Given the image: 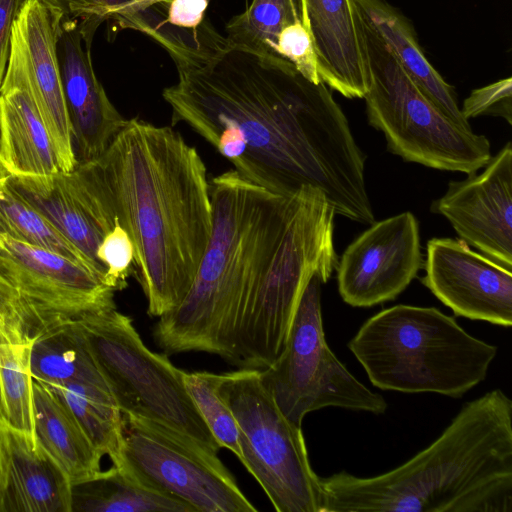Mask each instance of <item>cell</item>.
<instances>
[{
  "label": "cell",
  "mask_w": 512,
  "mask_h": 512,
  "mask_svg": "<svg viewBox=\"0 0 512 512\" xmlns=\"http://www.w3.org/2000/svg\"><path fill=\"white\" fill-rule=\"evenodd\" d=\"M0 414L2 415V409H1V398H0ZM3 416V415H2Z\"/></svg>",
  "instance_id": "40"
},
{
  "label": "cell",
  "mask_w": 512,
  "mask_h": 512,
  "mask_svg": "<svg viewBox=\"0 0 512 512\" xmlns=\"http://www.w3.org/2000/svg\"><path fill=\"white\" fill-rule=\"evenodd\" d=\"M0 512H72V485L33 439L0 421Z\"/></svg>",
  "instance_id": "20"
},
{
  "label": "cell",
  "mask_w": 512,
  "mask_h": 512,
  "mask_svg": "<svg viewBox=\"0 0 512 512\" xmlns=\"http://www.w3.org/2000/svg\"><path fill=\"white\" fill-rule=\"evenodd\" d=\"M195 512L187 503L142 483L125 466L112 465L72 485V512Z\"/></svg>",
  "instance_id": "24"
},
{
  "label": "cell",
  "mask_w": 512,
  "mask_h": 512,
  "mask_svg": "<svg viewBox=\"0 0 512 512\" xmlns=\"http://www.w3.org/2000/svg\"><path fill=\"white\" fill-rule=\"evenodd\" d=\"M221 379L222 374L207 371L184 372L186 389L213 437L240 460L239 427L220 394Z\"/></svg>",
  "instance_id": "30"
},
{
  "label": "cell",
  "mask_w": 512,
  "mask_h": 512,
  "mask_svg": "<svg viewBox=\"0 0 512 512\" xmlns=\"http://www.w3.org/2000/svg\"><path fill=\"white\" fill-rule=\"evenodd\" d=\"M0 270L48 327L116 308L115 291L84 264L2 235Z\"/></svg>",
  "instance_id": "12"
},
{
  "label": "cell",
  "mask_w": 512,
  "mask_h": 512,
  "mask_svg": "<svg viewBox=\"0 0 512 512\" xmlns=\"http://www.w3.org/2000/svg\"><path fill=\"white\" fill-rule=\"evenodd\" d=\"M482 173L453 181L434 201L460 240L499 264L512 268V144L491 157Z\"/></svg>",
  "instance_id": "15"
},
{
  "label": "cell",
  "mask_w": 512,
  "mask_h": 512,
  "mask_svg": "<svg viewBox=\"0 0 512 512\" xmlns=\"http://www.w3.org/2000/svg\"><path fill=\"white\" fill-rule=\"evenodd\" d=\"M9 175H10V173L8 172L6 166L1 158V155H0V180L6 179Z\"/></svg>",
  "instance_id": "39"
},
{
  "label": "cell",
  "mask_w": 512,
  "mask_h": 512,
  "mask_svg": "<svg viewBox=\"0 0 512 512\" xmlns=\"http://www.w3.org/2000/svg\"><path fill=\"white\" fill-rule=\"evenodd\" d=\"M6 183L77 248L104 281L106 270L96 252L106 232L76 168L49 175H9Z\"/></svg>",
  "instance_id": "19"
},
{
  "label": "cell",
  "mask_w": 512,
  "mask_h": 512,
  "mask_svg": "<svg viewBox=\"0 0 512 512\" xmlns=\"http://www.w3.org/2000/svg\"><path fill=\"white\" fill-rule=\"evenodd\" d=\"M32 378L48 386L103 377L74 321L49 326L33 337Z\"/></svg>",
  "instance_id": "26"
},
{
  "label": "cell",
  "mask_w": 512,
  "mask_h": 512,
  "mask_svg": "<svg viewBox=\"0 0 512 512\" xmlns=\"http://www.w3.org/2000/svg\"><path fill=\"white\" fill-rule=\"evenodd\" d=\"M209 0H171L164 13V21L179 29L193 30L205 21Z\"/></svg>",
  "instance_id": "36"
},
{
  "label": "cell",
  "mask_w": 512,
  "mask_h": 512,
  "mask_svg": "<svg viewBox=\"0 0 512 512\" xmlns=\"http://www.w3.org/2000/svg\"><path fill=\"white\" fill-rule=\"evenodd\" d=\"M122 416L151 421L218 453L221 447L192 401L184 372L150 350L116 308L74 321Z\"/></svg>",
  "instance_id": "8"
},
{
  "label": "cell",
  "mask_w": 512,
  "mask_h": 512,
  "mask_svg": "<svg viewBox=\"0 0 512 512\" xmlns=\"http://www.w3.org/2000/svg\"><path fill=\"white\" fill-rule=\"evenodd\" d=\"M360 16L369 69L367 118L384 134L388 150L439 170L470 174L484 167L492 157L487 137L459 128L441 112Z\"/></svg>",
  "instance_id": "7"
},
{
  "label": "cell",
  "mask_w": 512,
  "mask_h": 512,
  "mask_svg": "<svg viewBox=\"0 0 512 512\" xmlns=\"http://www.w3.org/2000/svg\"><path fill=\"white\" fill-rule=\"evenodd\" d=\"M211 236L184 299L154 326L156 344L168 354L190 351L232 364L243 310L264 276L297 201L230 169L209 182Z\"/></svg>",
  "instance_id": "4"
},
{
  "label": "cell",
  "mask_w": 512,
  "mask_h": 512,
  "mask_svg": "<svg viewBox=\"0 0 512 512\" xmlns=\"http://www.w3.org/2000/svg\"><path fill=\"white\" fill-rule=\"evenodd\" d=\"M26 0H0V86L6 71L13 23Z\"/></svg>",
  "instance_id": "37"
},
{
  "label": "cell",
  "mask_w": 512,
  "mask_h": 512,
  "mask_svg": "<svg viewBox=\"0 0 512 512\" xmlns=\"http://www.w3.org/2000/svg\"><path fill=\"white\" fill-rule=\"evenodd\" d=\"M275 55L290 62L310 82H322L311 37L301 21L287 26L281 32Z\"/></svg>",
  "instance_id": "33"
},
{
  "label": "cell",
  "mask_w": 512,
  "mask_h": 512,
  "mask_svg": "<svg viewBox=\"0 0 512 512\" xmlns=\"http://www.w3.org/2000/svg\"><path fill=\"white\" fill-rule=\"evenodd\" d=\"M335 215L320 189L297 192L281 241L238 322L233 365L261 370L281 353L308 281L319 273L326 283L337 268Z\"/></svg>",
  "instance_id": "6"
},
{
  "label": "cell",
  "mask_w": 512,
  "mask_h": 512,
  "mask_svg": "<svg viewBox=\"0 0 512 512\" xmlns=\"http://www.w3.org/2000/svg\"><path fill=\"white\" fill-rule=\"evenodd\" d=\"M319 76L346 98H364L369 84L361 16L354 0H297Z\"/></svg>",
  "instance_id": "18"
},
{
  "label": "cell",
  "mask_w": 512,
  "mask_h": 512,
  "mask_svg": "<svg viewBox=\"0 0 512 512\" xmlns=\"http://www.w3.org/2000/svg\"><path fill=\"white\" fill-rule=\"evenodd\" d=\"M220 394L239 427L240 462L278 512H321L323 491L301 426L289 420L264 386L260 371L221 373Z\"/></svg>",
  "instance_id": "9"
},
{
  "label": "cell",
  "mask_w": 512,
  "mask_h": 512,
  "mask_svg": "<svg viewBox=\"0 0 512 512\" xmlns=\"http://www.w3.org/2000/svg\"><path fill=\"white\" fill-rule=\"evenodd\" d=\"M422 265L419 225L411 212L374 221L338 261L339 293L353 307H372L393 300Z\"/></svg>",
  "instance_id": "14"
},
{
  "label": "cell",
  "mask_w": 512,
  "mask_h": 512,
  "mask_svg": "<svg viewBox=\"0 0 512 512\" xmlns=\"http://www.w3.org/2000/svg\"><path fill=\"white\" fill-rule=\"evenodd\" d=\"M354 2L425 96L455 125L471 132V126L458 106L454 87L427 60L411 21L386 0Z\"/></svg>",
  "instance_id": "21"
},
{
  "label": "cell",
  "mask_w": 512,
  "mask_h": 512,
  "mask_svg": "<svg viewBox=\"0 0 512 512\" xmlns=\"http://www.w3.org/2000/svg\"><path fill=\"white\" fill-rule=\"evenodd\" d=\"M348 348L379 389L452 398L484 381L497 355L437 308L403 304L370 317Z\"/></svg>",
  "instance_id": "5"
},
{
  "label": "cell",
  "mask_w": 512,
  "mask_h": 512,
  "mask_svg": "<svg viewBox=\"0 0 512 512\" xmlns=\"http://www.w3.org/2000/svg\"><path fill=\"white\" fill-rule=\"evenodd\" d=\"M60 18L40 0H26L13 23L0 87L19 85L31 96L52 141L61 171L77 164L57 53Z\"/></svg>",
  "instance_id": "13"
},
{
  "label": "cell",
  "mask_w": 512,
  "mask_h": 512,
  "mask_svg": "<svg viewBox=\"0 0 512 512\" xmlns=\"http://www.w3.org/2000/svg\"><path fill=\"white\" fill-rule=\"evenodd\" d=\"M122 420V465L142 483L195 512L258 511L216 452L151 421Z\"/></svg>",
  "instance_id": "11"
},
{
  "label": "cell",
  "mask_w": 512,
  "mask_h": 512,
  "mask_svg": "<svg viewBox=\"0 0 512 512\" xmlns=\"http://www.w3.org/2000/svg\"><path fill=\"white\" fill-rule=\"evenodd\" d=\"M171 0H129L118 11L115 22L118 24L128 14L144 10L156 4L168 3Z\"/></svg>",
  "instance_id": "38"
},
{
  "label": "cell",
  "mask_w": 512,
  "mask_h": 512,
  "mask_svg": "<svg viewBox=\"0 0 512 512\" xmlns=\"http://www.w3.org/2000/svg\"><path fill=\"white\" fill-rule=\"evenodd\" d=\"M301 21L297 0H252L226 24L228 40L260 55H275L277 40L289 25Z\"/></svg>",
  "instance_id": "28"
},
{
  "label": "cell",
  "mask_w": 512,
  "mask_h": 512,
  "mask_svg": "<svg viewBox=\"0 0 512 512\" xmlns=\"http://www.w3.org/2000/svg\"><path fill=\"white\" fill-rule=\"evenodd\" d=\"M177 82L163 90L172 125L184 122L247 180L282 196L320 189L336 214L375 221L365 155L324 82L287 60L233 45L215 29L168 51Z\"/></svg>",
  "instance_id": "1"
},
{
  "label": "cell",
  "mask_w": 512,
  "mask_h": 512,
  "mask_svg": "<svg viewBox=\"0 0 512 512\" xmlns=\"http://www.w3.org/2000/svg\"><path fill=\"white\" fill-rule=\"evenodd\" d=\"M57 53L71 140L77 164L98 158L124 127V118L96 77L91 43L77 21L60 22Z\"/></svg>",
  "instance_id": "17"
},
{
  "label": "cell",
  "mask_w": 512,
  "mask_h": 512,
  "mask_svg": "<svg viewBox=\"0 0 512 512\" xmlns=\"http://www.w3.org/2000/svg\"><path fill=\"white\" fill-rule=\"evenodd\" d=\"M0 326L32 337L48 327L1 270Z\"/></svg>",
  "instance_id": "34"
},
{
  "label": "cell",
  "mask_w": 512,
  "mask_h": 512,
  "mask_svg": "<svg viewBox=\"0 0 512 512\" xmlns=\"http://www.w3.org/2000/svg\"><path fill=\"white\" fill-rule=\"evenodd\" d=\"M75 168L106 233L119 224L132 241L147 313L174 309L192 286L212 231L198 151L172 127L132 118L98 158Z\"/></svg>",
  "instance_id": "2"
},
{
  "label": "cell",
  "mask_w": 512,
  "mask_h": 512,
  "mask_svg": "<svg viewBox=\"0 0 512 512\" xmlns=\"http://www.w3.org/2000/svg\"><path fill=\"white\" fill-rule=\"evenodd\" d=\"M33 337L0 326V398L4 421L34 439L30 354Z\"/></svg>",
  "instance_id": "27"
},
{
  "label": "cell",
  "mask_w": 512,
  "mask_h": 512,
  "mask_svg": "<svg viewBox=\"0 0 512 512\" xmlns=\"http://www.w3.org/2000/svg\"><path fill=\"white\" fill-rule=\"evenodd\" d=\"M73 413L84 432L102 456L112 465L123 462V420L104 377L75 380L49 386Z\"/></svg>",
  "instance_id": "25"
},
{
  "label": "cell",
  "mask_w": 512,
  "mask_h": 512,
  "mask_svg": "<svg viewBox=\"0 0 512 512\" xmlns=\"http://www.w3.org/2000/svg\"><path fill=\"white\" fill-rule=\"evenodd\" d=\"M32 387L35 444L62 470L71 485L99 474L103 456L73 413L48 385L33 379Z\"/></svg>",
  "instance_id": "22"
},
{
  "label": "cell",
  "mask_w": 512,
  "mask_h": 512,
  "mask_svg": "<svg viewBox=\"0 0 512 512\" xmlns=\"http://www.w3.org/2000/svg\"><path fill=\"white\" fill-rule=\"evenodd\" d=\"M97 259L105 267V284L115 292L127 286L133 273L134 246L128 233L116 224L102 238L96 252Z\"/></svg>",
  "instance_id": "32"
},
{
  "label": "cell",
  "mask_w": 512,
  "mask_h": 512,
  "mask_svg": "<svg viewBox=\"0 0 512 512\" xmlns=\"http://www.w3.org/2000/svg\"><path fill=\"white\" fill-rule=\"evenodd\" d=\"M461 113L465 119L483 115L504 118L512 124V79L507 77L471 91Z\"/></svg>",
  "instance_id": "35"
},
{
  "label": "cell",
  "mask_w": 512,
  "mask_h": 512,
  "mask_svg": "<svg viewBox=\"0 0 512 512\" xmlns=\"http://www.w3.org/2000/svg\"><path fill=\"white\" fill-rule=\"evenodd\" d=\"M422 283L457 316L512 325V272L462 240L427 243Z\"/></svg>",
  "instance_id": "16"
},
{
  "label": "cell",
  "mask_w": 512,
  "mask_h": 512,
  "mask_svg": "<svg viewBox=\"0 0 512 512\" xmlns=\"http://www.w3.org/2000/svg\"><path fill=\"white\" fill-rule=\"evenodd\" d=\"M321 512H512V400L465 403L441 435L374 477H320Z\"/></svg>",
  "instance_id": "3"
},
{
  "label": "cell",
  "mask_w": 512,
  "mask_h": 512,
  "mask_svg": "<svg viewBox=\"0 0 512 512\" xmlns=\"http://www.w3.org/2000/svg\"><path fill=\"white\" fill-rule=\"evenodd\" d=\"M2 417H3V416L0 414V421H1V418H2Z\"/></svg>",
  "instance_id": "41"
},
{
  "label": "cell",
  "mask_w": 512,
  "mask_h": 512,
  "mask_svg": "<svg viewBox=\"0 0 512 512\" xmlns=\"http://www.w3.org/2000/svg\"><path fill=\"white\" fill-rule=\"evenodd\" d=\"M6 179L0 180V235L62 254L84 264L98 275L81 252L15 193L7 185Z\"/></svg>",
  "instance_id": "29"
},
{
  "label": "cell",
  "mask_w": 512,
  "mask_h": 512,
  "mask_svg": "<svg viewBox=\"0 0 512 512\" xmlns=\"http://www.w3.org/2000/svg\"><path fill=\"white\" fill-rule=\"evenodd\" d=\"M63 21H77L85 41L92 43L99 25L115 21L118 11L129 0H40Z\"/></svg>",
  "instance_id": "31"
},
{
  "label": "cell",
  "mask_w": 512,
  "mask_h": 512,
  "mask_svg": "<svg viewBox=\"0 0 512 512\" xmlns=\"http://www.w3.org/2000/svg\"><path fill=\"white\" fill-rule=\"evenodd\" d=\"M0 155L10 175L61 171L46 126L19 85L0 87Z\"/></svg>",
  "instance_id": "23"
},
{
  "label": "cell",
  "mask_w": 512,
  "mask_h": 512,
  "mask_svg": "<svg viewBox=\"0 0 512 512\" xmlns=\"http://www.w3.org/2000/svg\"><path fill=\"white\" fill-rule=\"evenodd\" d=\"M315 273L308 281L278 357L259 370L261 380L284 415L298 426L325 407L382 414L383 396L357 380L329 348L323 329L321 285Z\"/></svg>",
  "instance_id": "10"
}]
</instances>
